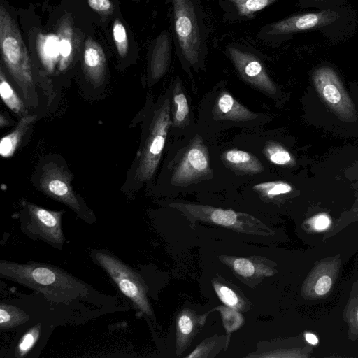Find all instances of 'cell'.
<instances>
[{
	"instance_id": "obj_1",
	"label": "cell",
	"mask_w": 358,
	"mask_h": 358,
	"mask_svg": "<svg viewBox=\"0 0 358 358\" xmlns=\"http://www.w3.org/2000/svg\"><path fill=\"white\" fill-rule=\"evenodd\" d=\"M0 275L41 293L47 300L59 303L85 301L106 306V296L63 269L45 263H17L1 260Z\"/></svg>"
},
{
	"instance_id": "obj_2",
	"label": "cell",
	"mask_w": 358,
	"mask_h": 358,
	"mask_svg": "<svg viewBox=\"0 0 358 358\" xmlns=\"http://www.w3.org/2000/svg\"><path fill=\"white\" fill-rule=\"evenodd\" d=\"M6 0L0 1V50L6 69L26 99L34 90L33 62L17 18L8 9Z\"/></svg>"
},
{
	"instance_id": "obj_3",
	"label": "cell",
	"mask_w": 358,
	"mask_h": 358,
	"mask_svg": "<svg viewBox=\"0 0 358 358\" xmlns=\"http://www.w3.org/2000/svg\"><path fill=\"white\" fill-rule=\"evenodd\" d=\"M173 29L182 62L198 71L206 53L205 26L198 0H171Z\"/></svg>"
},
{
	"instance_id": "obj_4",
	"label": "cell",
	"mask_w": 358,
	"mask_h": 358,
	"mask_svg": "<svg viewBox=\"0 0 358 358\" xmlns=\"http://www.w3.org/2000/svg\"><path fill=\"white\" fill-rule=\"evenodd\" d=\"M199 114L206 126L217 129L250 128L268 120L265 114L253 112L239 103L221 83L203 97Z\"/></svg>"
},
{
	"instance_id": "obj_5",
	"label": "cell",
	"mask_w": 358,
	"mask_h": 358,
	"mask_svg": "<svg viewBox=\"0 0 358 358\" xmlns=\"http://www.w3.org/2000/svg\"><path fill=\"white\" fill-rule=\"evenodd\" d=\"M171 93L170 87L152 114L136 168L135 176L139 183L150 180L159 165L171 127Z\"/></svg>"
},
{
	"instance_id": "obj_6",
	"label": "cell",
	"mask_w": 358,
	"mask_h": 358,
	"mask_svg": "<svg viewBox=\"0 0 358 358\" xmlns=\"http://www.w3.org/2000/svg\"><path fill=\"white\" fill-rule=\"evenodd\" d=\"M90 257L141 313L149 317L152 315L146 295L147 288L139 273L108 250H94L91 252Z\"/></svg>"
},
{
	"instance_id": "obj_7",
	"label": "cell",
	"mask_w": 358,
	"mask_h": 358,
	"mask_svg": "<svg viewBox=\"0 0 358 358\" xmlns=\"http://www.w3.org/2000/svg\"><path fill=\"white\" fill-rule=\"evenodd\" d=\"M170 206L192 221L200 220L252 234L267 235L270 229L250 215L213 206L174 202Z\"/></svg>"
},
{
	"instance_id": "obj_8",
	"label": "cell",
	"mask_w": 358,
	"mask_h": 358,
	"mask_svg": "<svg viewBox=\"0 0 358 358\" xmlns=\"http://www.w3.org/2000/svg\"><path fill=\"white\" fill-rule=\"evenodd\" d=\"M64 212L27 203L20 216L21 231L31 240L42 241L61 250L66 241L62 222Z\"/></svg>"
},
{
	"instance_id": "obj_9",
	"label": "cell",
	"mask_w": 358,
	"mask_h": 358,
	"mask_svg": "<svg viewBox=\"0 0 358 358\" xmlns=\"http://www.w3.org/2000/svg\"><path fill=\"white\" fill-rule=\"evenodd\" d=\"M71 176L67 171L54 163L43 166L39 179V188L46 195L70 208L76 215L88 224L96 221V216L80 201L71 184Z\"/></svg>"
},
{
	"instance_id": "obj_10",
	"label": "cell",
	"mask_w": 358,
	"mask_h": 358,
	"mask_svg": "<svg viewBox=\"0 0 358 358\" xmlns=\"http://www.w3.org/2000/svg\"><path fill=\"white\" fill-rule=\"evenodd\" d=\"M212 175L208 148L201 137L195 136L182 150L173 165L171 183L187 187L209 179Z\"/></svg>"
},
{
	"instance_id": "obj_11",
	"label": "cell",
	"mask_w": 358,
	"mask_h": 358,
	"mask_svg": "<svg viewBox=\"0 0 358 358\" xmlns=\"http://www.w3.org/2000/svg\"><path fill=\"white\" fill-rule=\"evenodd\" d=\"M59 6L70 13L86 33L106 31L114 18L122 14L119 0H59Z\"/></svg>"
},
{
	"instance_id": "obj_12",
	"label": "cell",
	"mask_w": 358,
	"mask_h": 358,
	"mask_svg": "<svg viewBox=\"0 0 358 358\" xmlns=\"http://www.w3.org/2000/svg\"><path fill=\"white\" fill-rule=\"evenodd\" d=\"M315 88L323 100L341 117L352 119L355 107L336 72L329 67H321L313 74Z\"/></svg>"
},
{
	"instance_id": "obj_13",
	"label": "cell",
	"mask_w": 358,
	"mask_h": 358,
	"mask_svg": "<svg viewBox=\"0 0 358 358\" xmlns=\"http://www.w3.org/2000/svg\"><path fill=\"white\" fill-rule=\"evenodd\" d=\"M229 56L239 76L248 85L267 96L275 97L278 87L262 62L254 55L234 47L228 48Z\"/></svg>"
},
{
	"instance_id": "obj_14",
	"label": "cell",
	"mask_w": 358,
	"mask_h": 358,
	"mask_svg": "<svg viewBox=\"0 0 358 358\" xmlns=\"http://www.w3.org/2000/svg\"><path fill=\"white\" fill-rule=\"evenodd\" d=\"M337 17V14L331 10L298 14L266 26V31L270 35L293 34L322 27Z\"/></svg>"
},
{
	"instance_id": "obj_15",
	"label": "cell",
	"mask_w": 358,
	"mask_h": 358,
	"mask_svg": "<svg viewBox=\"0 0 358 358\" xmlns=\"http://www.w3.org/2000/svg\"><path fill=\"white\" fill-rule=\"evenodd\" d=\"M94 34L87 33L80 57L82 69L86 78L94 87L100 86L106 73V55Z\"/></svg>"
},
{
	"instance_id": "obj_16",
	"label": "cell",
	"mask_w": 358,
	"mask_h": 358,
	"mask_svg": "<svg viewBox=\"0 0 358 358\" xmlns=\"http://www.w3.org/2000/svg\"><path fill=\"white\" fill-rule=\"evenodd\" d=\"M171 39L167 31H162L155 40L150 52L148 74L157 82L166 73L171 61Z\"/></svg>"
},
{
	"instance_id": "obj_17",
	"label": "cell",
	"mask_w": 358,
	"mask_h": 358,
	"mask_svg": "<svg viewBox=\"0 0 358 358\" xmlns=\"http://www.w3.org/2000/svg\"><path fill=\"white\" fill-rule=\"evenodd\" d=\"M171 127L173 131H182L191 121L190 108L182 82L176 77L171 87Z\"/></svg>"
},
{
	"instance_id": "obj_18",
	"label": "cell",
	"mask_w": 358,
	"mask_h": 358,
	"mask_svg": "<svg viewBox=\"0 0 358 358\" xmlns=\"http://www.w3.org/2000/svg\"><path fill=\"white\" fill-rule=\"evenodd\" d=\"M112 43L117 56L122 61L138 51V45L130 29L127 27L122 15H118L110 24Z\"/></svg>"
},
{
	"instance_id": "obj_19",
	"label": "cell",
	"mask_w": 358,
	"mask_h": 358,
	"mask_svg": "<svg viewBox=\"0 0 358 358\" xmlns=\"http://www.w3.org/2000/svg\"><path fill=\"white\" fill-rule=\"evenodd\" d=\"M222 159L229 168L244 174H257L264 170L262 163L255 155L243 150H226L222 155Z\"/></svg>"
},
{
	"instance_id": "obj_20",
	"label": "cell",
	"mask_w": 358,
	"mask_h": 358,
	"mask_svg": "<svg viewBox=\"0 0 358 358\" xmlns=\"http://www.w3.org/2000/svg\"><path fill=\"white\" fill-rule=\"evenodd\" d=\"M36 118V116L34 115H24L18 122L14 130L1 138L0 141V155L1 157L8 158L13 155L22 138Z\"/></svg>"
},
{
	"instance_id": "obj_21",
	"label": "cell",
	"mask_w": 358,
	"mask_h": 358,
	"mask_svg": "<svg viewBox=\"0 0 358 358\" xmlns=\"http://www.w3.org/2000/svg\"><path fill=\"white\" fill-rule=\"evenodd\" d=\"M30 316L23 310L5 303L0 304V329H9L22 325L29 320Z\"/></svg>"
},
{
	"instance_id": "obj_22",
	"label": "cell",
	"mask_w": 358,
	"mask_h": 358,
	"mask_svg": "<svg viewBox=\"0 0 358 358\" xmlns=\"http://www.w3.org/2000/svg\"><path fill=\"white\" fill-rule=\"evenodd\" d=\"M0 95L3 103L15 113H25L23 102L6 79L1 66L0 71Z\"/></svg>"
},
{
	"instance_id": "obj_23",
	"label": "cell",
	"mask_w": 358,
	"mask_h": 358,
	"mask_svg": "<svg viewBox=\"0 0 358 358\" xmlns=\"http://www.w3.org/2000/svg\"><path fill=\"white\" fill-rule=\"evenodd\" d=\"M196 322L193 313L188 310L180 314L177 320V343L178 348L182 350V348L187 344L194 336L196 328Z\"/></svg>"
},
{
	"instance_id": "obj_24",
	"label": "cell",
	"mask_w": 358,
	"mask_h": 358,
	"mask_svg": "<svg viewBox=\"0 0 358 358\" xmlns=\"http://www.w3.org/2000/svg\"><path fill=\"white\" fill-rule=\"evenodd\" d=\"M41 331V323L29 329L21 336L15 347V357L20 358L26 356L38 341Z\"/></svg>"
},
{
	"instance_id": "obj_25",
	"label": "cell",
	"mask_w": 358,
	"mask_h": 358,
	"mask_svg": "<svg viewBox=\"0 0 358 358\" xmlns=\"http://www.w3.org/2000/svg\"><path fill=\"white\" fill-rule=\"evenodd\" d=\"M263 152L271 162L276 165H288L293 161L290 153L275 142H268L264 148Z\"/></svg>"
},
{
	"instance_id": "obj_26",
	"label": "cell",
	"mask_w": 358,
	"mask_h": 358,
	"mask_svg": "<svg viewBox=\"0 0 358 358\" xmlns=\"http://www.w3.org/2000/svg\"><path fill=\"white\" fill-rule=\"evenodd\" d=\"M254 190L266 198H272L285 194L292 190V186L283 181H269L261 182L253 187Z\"/></svg>"
},
{
	"instance_id": "obj_27",
	"label": "cell",
	"mask_w": 358,
	"mask_h": 358,
	"mask_svg": "<svg viewBox=\"0 0 358 358\" xmlns=\"http://www.w3.org/2000/svg\"><path fill=\"white\" fill-rule=\"evenodd\" d=\"M243 17L252 16L254 13L272 4L277 0H229Z\"/></svg>"
},
{
	"instance_id": "obj_28",
	"label": "cell",
	"mask_w": 358,
	"mask_h": 358,
	"mask_svg": "<svg viewBox=\"0 0 358 358\" xmlns=\"http://www.w3.org/2000/svg\"><path fill=\"white\" fill-rule=\"evenodd\" d=\"M232 266L236 273L246 278L253 276L256 271L253 262L247 258L234 259Z\"/></svg>"
},
{
	"instance_id": "obj_29",
	"label": "cell",
	"mask_w": 358,
	"mask_h": 358,
	"mask_svg": "<svg viewBox=\"0 0 358 358\" xmlns=\"http://www.w3.org/2000/svg\"><path fill=\"white\" fill-rule=\"evenodd\" d=\"M215 288L220 300L227 306L234 308L239 306V299L233 290L222 285H215Z\"/></svg>"
},
{
	"instance_id": "obj_30",
	"label": "cell",
	"mask_w": 358,
	"mask_h": 358,
	"mask_svg": "<svg viewBox=\"0 0 358 358\" xmlns=\"http://www.w3.org/2000/svg\"><path fill=\"white\" fill-rule=\"evenodd\" d=\"M331 279L327 275L319 278L315 285V292L318 295L325 294L331 288Z\"/></svg>"
},
{
	"instance_id": "obj_31",
	"label": "cell",
	"mask_w": 358,
	"mask_h": 358,
	"mask_svg": "<svg viewBox=\"0 0 358 358\" xmlns=\"http://www.w3.org/2000/svg\"><path fill=\"white\" fill-rule=\"evenodd\" d=\"M224 310L225 312H222V313L226 329H227L229 331H232L231 324H234L236 328L238 327V324H241V322H239L237 320H231V317L236 312L228 308L225 309Z\"/></svg>"
},
{
	"instance_id": "obj_32",
	"label": "cell",
	"mask_w": 358,
	"mask_h": 358,
	"mask_svg": "<svg viewBox=\"0 0 358 358\" xmlns=\"http://www.w3.org/2000/svg\"><path fill=\"white\" fill-rule=\"evenodd\" d=\"M330 220L325 215H320L317 216L314 220V227L317 230H322L329 227Z\"/></svg>"
},
{
	"instance_id": "obj_33",
	"label": "cell",
	"mask_w": 358,
	"mask_h": 358,
	"mask_svg": "<svg viewBox=\"0 0 358 358\" xmlns=\"http://www.w3.org/2000/svg\"><path fill=\"white\" fill-rule=\"evenodd\" d=\"M306 339L309 343L312 345H315L318 342V339L316 336L310 333L306 334Z\"/></svg>"
},
{
	"instance_id": "obj_34",
	"label": "cell",
	"mask_w": 358,
	"mask_h": 358,
	"mask_svg": "<svg viewBox=\"0 0 358 358\" xmlns=\"http://www.w3.org/2000/svg\"><path fill=\"white\" fill-rule=\"evenodd\" d=\"M133 1H136V2H138L140 1L141 0H132Z\"/></svg>"
},
{
	"instance_id": "obj_35",
	"label": "cell",
	"mask_w": 358,
	"mask_h": 358,
	"mask_svg": "<svg viewBox=\"0 0 358 358\" xmlns=\"http://www.w3.org/2000/svg\"><path fill=\"white\" fill-rule=\"evenodd\" d=\"M357 320H358V311H357Z\"/></svg>"
}]
</instances>
